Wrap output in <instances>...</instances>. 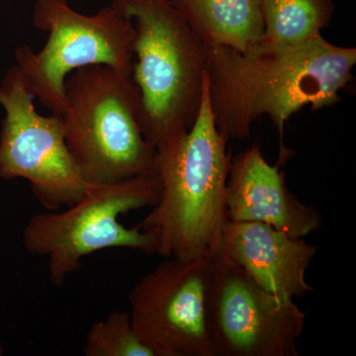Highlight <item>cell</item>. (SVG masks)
I'll list each match as a JSON object with an SVG mask.
<instances>
[{
  "instance_id": "cell-11",
  "label": "cell",
  "mask_w": 356,
  "mask_h": 356,
  "mask_svg": "<svg viewBox=\"0 0 356 356\" xmlns=\"http://www.w3.org/2000/svg\"><path fill=\"white\" fill-rule=\"evenodd\" d=\"M317 252V245L304 238H293L264 222L229 221L218 254L242 267L266 291L294 299L314 291L306 273Z\"/></svg>"
},
{
  "instance_id": "cell-1",
  "label": "cell",
  "mask_w": 356,
  "mask_h": 356,
  "mask_svg": "<svg viewBox=\"0 0 356 356\" xmlns=\"http://www.w3.org/2000/svg\"><path fill=\"white\" fill-rule=\"evenodd\" d=\"M356 49L317 37L283 51L243 54L208 48L205 76L215 123L222 137L243 140L266 115L282 139L285 123L303 107L337 104L353 79Z\"/></svg>"
},
{
  "instance_id": "cell-9",
  "label": "cell",
  "mask_w": 356,
  "mask_h": 356,
  "mask_svg": "<svg viewBox=\"0 0 356 356\" xmlns=\"http://www.w3.org/2000/svg\"><path fill=\"white\" fill-rule=\"evenodd\" d=\"M211 259L168 257L131 290L134 331L154 356H214L206 300Z\"/></svg>"
},
{
  "instance_id": "cell-8",
  "label": "cell",
  "mask_w": 356,
  "mask_h": 356,
  "mask_svg": "<svg viewBox=\"0 0 356 356\" xmlns=\"http://www.w3.org/2000/svg\"><path fill=\"white\" fill-rule=\"evenodd\" d=\"M34 98L18 67L7 70L0 86V178H24L44 209L57 211L77 202L91 184L70 153L62 116L40 115Z\"/></svg>"
},
{
  "instance_id": "cell-14",
  "label": "cell",
  "mask_w": 356,
  "mask_h": 356,
  "mask_svg": "<svg viewBox=\"0 0 356 356\" xmlns=\"http://www.w3.org/2000/svg\"><path fill=\"white\" fill-rule=\"evenodd\" d=\"M86 356H154L134 331L130 314L115 311L95 323L83 346Z\"/></svg>"
},
{
  "instance_id": "cell-7",
  "label": "cell",
  "mask_w": 356,
  "mask_h": 356,
  "mask_svg": "<svg viewBox=\"0 0 356 356\" xmlns=\"http://www.w3.org/2000/svg\"><path fill=\"white\" fill-rule=\"evenodd\" d=\"M206 316L214 356L300 355L305 312L221 254L211 259Z\"/></svg>"
},
{
  "instance_id": "cell-4",
  "label": "cell",
  "mask_w": 356,
  "mask_h": 356,
  "mask_svg": "<svg viewBox=\"0 0 356 356\" xmlns=\"http://www.w3.org/2000/svg\"><path fill=\"white\" fill-rule=\"evenodd\" d=\"M140 115L132 74L93 65L65 81V143L88 184L158 175L156 149L143 135Z\"/></svg>"
},
{
  "instance_id": "cell-6",
  "label": "cell",
  "mask_w": 356,
  "mask_h": 356,
  "mask_svg": "<svg viewBox=\"0 0 356 356\" xmlns=\"http://www.w3.org/2000/svg\"><path fill=\"white\" fill-rule=\"evenodd\" d=\"M33 24L48 33L44 48L15 51L16 67L30 92L51 114L62 116L65 81L76 70L105 65L132 74L135 28L115 7L84 15L67 0H34Z\"/></svg>"
},
{
  "instance_id": "cell-3",
  "label": "cell",
  "mask_w": 356,
  "mask_h": 356,
  "mask_svg": "<svg viewBox=\"0 0 356 356\" xmlns=\"http://www.w3.org/2000/svg\"><path fill=\"white\" fill-rule=\"evenodd\" d=\"M110 6L135 28L132 77L140 96V130L158 149L195 120L208 47L170 0H112Z\"/></svg>"
},
{
  "instance_id": "cell-5",
  "label": "cell",
  "mask_w": 356,
  "mask_h": 356,
  "mask_svg": "<svg viewBox=\"0 0 356 356\" xmlns=\"http://www.w3.org/2000/svg\"><path fill=\"white\" fill-rule=\"evenodd\" d=\"M159 194L158 175L91 184L67 210L33 215L23 232V245L30 254L48 259L49 280L57 288L76 273L84 257L96 252L130 248L156 254L153 235L140 225L127 228L119 218L131 211L154 207Z\"/></svg>"
},
{
  "instance_id": "cell-13",
  "label": "cell",
  "mask_w": 356,
  "mask_h": 356,
  "mask_svg": "<svg viewBox=\"0 0 356 356\" xmlns=\"http://www.w3.org/2000/svg\"><path fill=\"white\" fill-rule=\"evenodd\" d=\"M257 1L264 34L254 51H283L302 46L321 36L334 17V0Z\"/></svg>"
},
{
  "instance_id": "cell-2",
  "label": "cell",
  "mask_w": 356,
  "mask_h": 356,
  "mask_svg": "<svg viewBox=\"0 0 356 356\" xmlns=\"http://www.w3.org/2000/svg\"><path fill=\"white\" fill-rule=\"evenodd\" d=\"M156 152L161 194L140 228L154 236L163 259H214L229 222L226 186L233 158L215 123L205 74L191 127Z\"/></svg>"
},
{
  "instance_id": "cell-12",
  "label": "cell",
  "mask_w": 356,
  "mask_h": 356,
  "mask_svg": "<svg viewBox=\"0 0 356 356\" xmlns=\"http://www.w3.org/2000/svg\"><path fill=\"white\" fill-rule=\"evenodd\" d=\"M208 48L247 54L261 43L264 21L257 0H170Z\"/></svg>"
},
{
  "instance_id": "cell-10",
  "label": "cell",
  "mask_w": 356,
  "mask_h": 356,
  "mask_svg": "<svg viewBox=\"0 0 356 356\" xmlns=\"http://www.w3.org/2000/svg\"><path fill=\"white\" fill-rule=\"evenodd\" d=\"M226 207L229 221L264 222L293 238L322 227L320 213L288 189L280 163L269 165L259 144L232 159Z\"/></svg>"
},
{
  "instance_id": "cell-15",
  "label": "cell",
  "mask_w": 356,
  "mask_h": 356,
  "mask_svg": "<svg viewBox=\"0 0 356 356\" xmlns=\"http://www.w3.org/2000/svg\"><path fill=\"white\" fill-rule=\"evenodd\" d=\"M2 355L1 343H0V355Z\"/></svg>"
}]
</instances>
